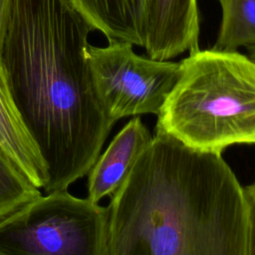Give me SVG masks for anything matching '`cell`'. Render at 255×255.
I'll use <instances>...</instances> for the list:
<instances>
[{"label":"cell","instance_id":"12","mask_svg":"<svg viewBox=\"0 0 255 255\" xmlns=\"http://www.w3.org/2000/svg\"><path fill=\"white\" fill-rule=\"evenodd\" d=\"M247 214V255H255V182L244 187Z\"/></svg>","mask_w":255,"mask_h":255},{"label":"cell","instance_id":"11","mask_svg":"<svg viewBox=\"0 0 255 255\" xmlns=\"http://www.w3.org/2000/svg\"><path fill=\"white\" fill-rule=\"evenodd\" d=\"M41 194L0 145V221Z\"/></svg>","mask_w":255,"mask_h":255},{"label":"cell","instance_id":"4","mask_svg":"<svg viewBox=\"0 0 255 255\" xmlns=\"http://www.w3.org/2000/svg\"><path fill=\"white\" fill-rule=\"evenodd\" d=\"M47 193L0 221V255H106L108 207L68 189Z\"/></svg>","mask_w":255,"mask_h":255},{"label":"cell","instance_id":"6","mask_svg":"<svg viewBox=\"0 0 255 255\" xmlns=\"http://www.w3.org/2000/svg\"><path fill=\"white\" fill-rule=\"evenodd\" d=\"M199 11L197 0H147V57L167 61L199 49Z\"/></svg>","mask_w":255,"mask_h":255},{"label":"cell","instance_id":"14","mask_svg":"<svg viewBox=\"0 0 255 255\" xmlns=\"http://www.w3.org/2000/svg\"><path fill=\"white\" fill-rule=\"evenodd\" d=\"M246 50H247V56L255 62V44L254 45H250V46H247L245 47Z\"/></svg>","mask_w":255,"mask_h":255},{"label":"cell","instance_id":"10","mask_svg":"<svg viewBox=\"0 0 255 255\" xmlns=\"http://www.w3.org/2000/svg\"><path fill=\"white\" fill-rule=\"evenodd\" d=\"M222 18L212 49L236 51L255 44V0H217Z\"/></svg>","mask_w":255,"mask_h":255},{"label":"cell","instance_id":"2","mask_svg":"<svg viewBox=\"0 0 255 255\" xmlns=\"http://www.w3.org/2000/svg\"><path fill=\"white\" fill-rule=\"evenodd\" d=\"M108 209L106 255H247L244 187L221 152L159 129Z\"/></svg>","mask_w":255,"mask_h":255},{"label":"cell","instance_id":"1","mask_svg":"<svg viewBox=\"0 0 255 255\" xmlns=\"http://www.w3.org/2000/svg\"><path fill=\"white\" fill-rule=\"evenodd\" d=\"M93 31L68 0H8L2 74L47 165V192L85 176L114 126L88 58Z\"/></svg>","mask_w":255,"mask_h":255},{"label":"cell","instance_id":"5","mask_svg":"<svg viewBox=\"0 0 255 255\" xmlns=\"http://www.w3.org/2000/svg\"><path fill=\"white\" fill-rule=\"evenodd\" d=\"M132 46L113 41L88 47L99 97L114 124L126 117L157 115L180 76V62L142 57Z\"/></svg>","mask_w":255,"mask_h":255},{"label":"cell","instance_id":"3","mask_svg":"<svg viewBox=\"0 0 255 255\" xmlns=\"http://www.w3.org/2000/svg\"><path fill=\"white\" fill-rule=\"evenodd\" d=\"M180 66L156 129L201 150L255 143V62L211 48L189 53Z\"/></svg>","mask_w":255,"mask_h":255},{"label":"cell","instance_id":"13","mask_svg":"<svg viewBox=\"0 0 255 255\" xmlns=\"http://www.w3.org/2000/svg\"><path fill=\"white\" fill-rule=\"evenodd\" d=\"M7 6H8V0H0V52H1V46L3 41V35H4ZM0 68H1V64H0Z\"/></svg>","mask_w":255,"mask_h":255},{"label":"cell","instance_id":"7","mask_svg":"<svg viewBox=\"0 0 255 255\" xmlns=\"http://www.w3.org/2000/svg\"><path fill=\"white\" fill-rule=\"evenodd\" d=\"M151 135L138 117L130 120L98 156L89 170L88 198L100 202L124 184Z\"/></svg>","mask_w":255,"mask_h":255},{"label":"cell","instance_id":"8","mask_svg":"<svg viewBox=\"0 0 255 255\" xmlns=\"http://www.w3.org/2000/svg\"><path fill=\"white\" fill-rule=\"evenodd\" d=\"M109 42L144 47L147 0H68Z\"/></svg>","mask_w":255,"mask_h":255},{"label":"cell","instance_id":"9","mask_svg":"<svg viewBox=\"0 0 255 255\" xmlns=\"http://www.w3.org/2000/svg\"><path fill=\"white\" fill-rule=\"evenodd\" d=\"M0 145L39 188L48 181L47 165L17 113L0 68Z\"/></svg>","mask_w":255,"mask_h":255}]
</instances>
